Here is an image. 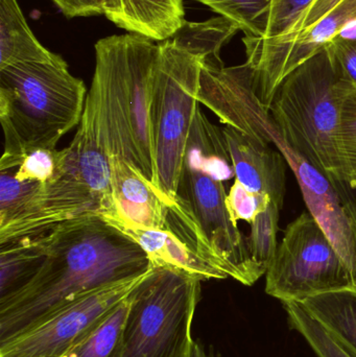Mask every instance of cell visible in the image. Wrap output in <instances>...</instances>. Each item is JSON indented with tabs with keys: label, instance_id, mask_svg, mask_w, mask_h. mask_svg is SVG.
<instances>
[{
	"label": "cell",
	"instance_id": "obj_1",
	"mask_svg": "<svg viewBox=\"0 0 356 357\" xmlns=\"http://www.w3.org/2000/svg\"><path fill=\"white\" fill-rule=\"evenodd\" d=\"M148 254L100 214L62 222L48 230L37 274L0 300V344L35 326L84 294L146 274Z\"/></svg>",
	"mask_w": 356,
	"mask_h": 357
},
{
	"label": "cell",
	"instance_id": "obj_2",
	"mask_svg": "<svg viewBox=\"0 0 356 357\" xmlns=\"http://www.w3.org/2000/svg\"><path fill=\"white\" fill-rule=\"evenodd\" d=\"M198 100L225 126L271 144L281 152L309 213L336 247L356 285V188L322 173L286 142L254 89L252 67H202Z\"/></svg>",
	"mask_w": 356,
	"mask_h": 357
},
{
	"label": "cell",
	"instance_id": "obj_3",
	"mask_svg": "<svg viewBox=\"0 0 356 357\" xmlns=\"http://www.w3.org/2000/svg\"><path fill=\"white\" fill-rule=\"evenodd\" d=\"M159 42L138 33L102 38L86 98L87 115L109 157L131 163L154 184L150 106Z\"/></svg>",
	"mask_w": 356,
	"mask_h": 357
},
{
	"label": "cell",
	"instance_id": "obj_4",
	"mask_svg": "<svg viewBox=\"0 0 356 357\" xmlns=\"http://www.w3.org/2000/svg\"><path fill=\"white\" fill-rule=\"evenodd\" d=\"M87 90L64 63H24L0 69V123L4 152L0 172L20 165L39 148L54 149L79 125Z\"/></svg>",
	"mask_w": 356,
	"mask_h": 357
},
{
	"label": "cell",
	"instance_id": "obj_5",
	"mask_svg": "<svg viewBox=\"0 0 356 357\" xmlns=\"http://www.w3.org/2000/svg\"><path fill=\"white\" fill-rule=\"evenodd\" d=\"M235 178L223 129L198 108L186 144L178 197L196 216L228 278L252 287L265 271L251 255L248 237L234 224L226 207L225 181Z\"/></svg>",
	"mask_w": 356,
	"mask_h": 357
},
{
	"label": "cell",
	"instance_id": "obj_6",
	"mask_svg": "<svg viewBox=\"0 0 356 357\" xmlns=\"http://www.w3.org/2000/svg\"><path fill=\"white\" fill-rule=\"evenodd\" d=\"M355 89L336 68L326 46L282 81L270 107L291 146L334 180L346 181L338 134L345 102Z\"/></svg>",
	"mask_w": 356,
	"mask_h": 357
},
{
	"label": "cell",
	"instance_id": "obj_7",
	"mask_svg": "<svg viewBox=\"0 0 356 357\" xmlns=\"http://www.w3.org/2000/svg\"><path fill=\"white\" fill-rule=\"evenodd\" d=\"M202 280L169 266H150L129 296L119 357H192V323Z\"/></svg>",
	"mask_w": 356,
	"mask_h": 357
},
{
	"label": "cell",
	"instance_id": "obj_8",
	"mask_svg": "<svg viewBox=\"0 0 356 357\" xmlns=\"http://www.w3.org/2000/svg\"><path fill=\"white\" fill-rule=\"evenodd\" d=\"M202 62L171 39L159 42L150 123L154 142V185L176 201L186 144L200 102Z\"/></svg>",
	"mask_w": 356,
	"mask_h": 357
},
{
	"label": "cell",
	"instance_id": "obj_9",
	"mask_svg": "<svg viewBox=\"0 0 356 357\" xmlns=\"http://www.w3.org/2000/svg\"><path fill=\"white\" fill-rule=\"evenodd\" d=\"M355 23L356 0H313L284 35L242 38L261 104L270 110L282 81Z\"/></svg>",
	"mask_w": 356,
	"mask_h": 357
},
{
	"label": "cell",
	"instance_id": "obj_10",
	"mask_svg": "<svg viewBox=\"0 0 356 357\" xmlns=\"http://www.w3.org/2000/svg\"><path fill=\"white\" fill-rule=\"evenodd\" d=\"M356 287L350 271L321 225L303 212L293 220L265 273V293L281 303Z\"/></svg>",
	"mask_w": 356,
	"mask_h": 357
},
{
	"label": "cell",
	"instance_id": "obj_11",
	"mask_svg": "<svg viewBox=\"0 0 356 357\" xmlns=\"http://www.w3.org/2000/svg\"><path fill=\"white\" fill-rule=\"evenodd\" d=\"M148 271L84 294L31 328L0 344V357H64L129 297Z\"/></svg>",
	"mask_w": 356,
	"mask_h": 357
},
{
	"label": "cell",
	"instance_id": "obj_12",
	"mask_svg": "<svg viewBox=\"0 0 356 357\" xmlns=\"http://www.w3.org/2000/svg\"><path fill=\"white\" fill-rule=\"evenodd\" d=\"M105 220L135 241L148 254L150 266L178 268L202 281L228 278L196 216L180 197L169 206L167 220L161 229L131 226L111 218Z\"/></svg>",
	"mask_w": 356,
	"mask_h": 357
},
{
	"label": "cell",
	"instance_id": "obj_13",
	"mask_svg": "<svg viewBox=\"0 0 356 357\" xmlns=\"http://www.w3.org/2000/svg\"><path fill=\"white\" fill-rule=\"evenodd\" d=\"M102 213L100 199L66 160L62 176L40 183L10 216L0 220V245L36 236L75 218Z\"/></svg>",
	"mask_w": 356,
	"mask_h": 357
},
{
	"label": "cell",
	"instance_id": "obj_14",
	"mask_svg": "<svg viewBox=\"0 0 356 357\" xmlns=\"http://www.w3.org/2000/svg\"><path fill=\"white\" fill-rule=\"evenodd\" d=\"M109 162L113 205L102 216L131 226L163 228L169 206L175 201L167 199L127 161L111 156Z\"/></svg>",
	"mask_w": 356,
	"mask_h": 357
},
{
	"label": "cell",
	"instance_id": "obj_15",
	"mask_svg": "<svg viewBox=\"0 0 356 357\" xmlns=\"http://www.w3.org/2000/svg\"><path fill=\"white\" fill-rule=\"evenodd\" d=\"M223 133L235 180L252 192L269 195L273 203L282 208L288 163L281 152L271 144L229 126H225Z\"/></svg>",
	"mask_w": 356,
	"mask_h": 357
},
{
	"label": "cell",
	"instance_id": "obj_16",
	"mask_svg": "<svg viewBox=\"0 0 356 357\" xmlns=\"http://www.w3.org/2000/svg\"><path fill=\"white\" fill-rule=\"evenodd\" d=\"M104 15L119 29L156 42L173 38L186 20L184 0H106Z\"/></svg>",
	"mask_w": 356,
	"mask_h": 357
},
{
	"label": "cell",
	"instance_id": "obj_17",
	"mask_svg": "<svg viewBox=\"0 0 356 357\" xmlns=\"http://www.w3.org/2000/svg\"><path fill=\"white\" fill-rule=\"evenodd\" d=\"M33 35L17 0H0V69L24 63H64Z\"/></svg>",
	"mask_w": 356,
	"mask_h": 357
},
{
	"label": "cell",
	"instance_id": "obj_18",
	"mask_svg": "<svg viewBox=\"0 0 356 357\" xmlns=\"http://www.w3.org/2000/svg\"><path fill=\"white\" fill-rule=\"evenodd\" d=\"M301 304L341 347L356 357V287L319 294Z\"/></svg>",
	"mask_w": 356,
	"mask_h": 357
},
{
	"label": "cell",
	"instance_id": "obj_19",
	"mask_svg": "<svg viewBox=\"0 0 356 357\" xmlns=\"http://www.w3.org/2000/svg\"><path fill=\"white\" fill-rule=\"evenodd\" d=\"M48 231L0 245V300L22 289L43 264Z\"/></svg>",
	"mask_w": 356,
	"mask_h": 357
},
{
	"label": "cell",
	"instance_id": "obj_20",
	"mask_svg": "<svg viewBox=\"0 0 356 357\" xmlns=\"http://www.w3.org/2000/svg\"><path fill=\"white\" fill-rule=\"evenodd\" d=\"M240 29L236 23L223 16L203 22L185 20L171 39L173 43L200 59L202 67L219 68L225 66L219 56L222 47Z\"/></svg>",
	"mask_w": 356,
	"mask_h": 357
},
{
	"label": "cell",
	"instance_id": "obj_21",
	"mask_svg": "<svg viewBox=\"0 0 356 357\" xmlns=\"http://www.w3.org/2000/svg\"><path fill=\"white\" fill-rule=\"evenodd\" d=\"M129 310L130 299L127 297L64 357H119Z\"/></svg>",
	"mask_w": 356,
	"mask_h": 357
},
{
	"label": "cell",
	"instance_id": "obj_22",
	"mask_svg": "<svg viewBox=\"0 0 356 357\" xmlns=\"http://www.w3.org/2000/svg\"><path fill=\"white\" fill-rule=\"evenodd\" d=\"M238 24L245 37L263 38L272 0H196Z\"/></svg>",
	"mask_w": 356,
	"mask_h": 357
},
{
	"label": "cell",
	"instance_id": "obj_23",
	"mask_svg": "<svg viewBox=\"0 0 356 357\" xmlns=\"http://www.w3.org/2000/svg\"><path fill=\"white\" fill-rule=\"evenodd\" d=\"M288 326L305 340L318 357H353L341 347L324 327L297 302L282 303Z\"/></svg>",
	"mask_w": 356,
	"mask_h": 357
},
{
	"label": "cell",
	"instance_id": "obj_24",
	"mask_svg": "<svg viewBox=\"0 0 356 357\" xmlns=\"http://www.w3.org/2000/svg\"><path fill=\"white\" fill-rule=\"evenodd\" d=\"M281 209L277 204L272 202L267 210L261 212L250 224L249 250L257 266L265 273L277 250V233Z\"/></svg>",
	"mask_w": 356,
	"mask_h": 357
},
{
	"label": "cell",
	"instance_id": "obj_25",
	"mask_svg": "<svg viewBox=\"0 0 356 357\" xmlns=\"http://www.w3.org/2000/svg\"><path fill=\"white\" fill-rule=\"evenodd\" d=\"M66 160V148L60 151L56 148L35 149L23 156L14 175L20 181L49 182L64 174Z\"/></svg>",
	"mask_w": 356,
	"mask_h": 357
},
{
	"label": "cell",
	"instance_id": "obj_26",
	"mask_svg": "<svg viewBox=\"0 0 356 357\" xmlns=\"http://www.w3.org/2000/svg\"><path fill=\"white\" fill-rule=\"evenodd\" d=\"M338 150L345 180L356 188V88L349 94L343 109Z\"/></svg>",
	"mask_w": 356,
	"mask_h": 357
},
{
	"label": "cell",
	"instance_id": "obj_27",
	"mask_svg": "<svg viewBox=\"0 0 356 357\" xmlns=\"http://www.w3.org/2000/svg\"><path fill=\"white\" fill-rule=\"evenodd\" d=\"M272 203L271 197L263 193L252 192L234 181L226 197V207L234 224L240 220L251 224Z\"/></svg>",
	"mask_w": 356,
	"mask_h": 357
},
{
	"label": "cell",
	"instance_id": "obj_28",
	"mask_svg": "<svg viewBox=\"0 0 356 357\" xmlns=\"http://www.w3.org/2000/svg\"><path fill=\"white\" fill-rule=\"evenodd\" d=\"M311 1L313 0H272L267 31L261 39L284 35Z\"/></svg>",
	"mask_w": 356,
	"mask_h": 357
},
{
	"label": "cell",
	"instance_id": "obj_29",
	"mask_svg": "<svg viewBox=\"0 0 356 357\" xmlns=\"http://www.w3.org/2000/svg\"><path fill=\"white\" fill-rule=\"evenodd\" d=\"M39 182L20 181L14 172H1L0 175V220L10 216L20 204L39 186Z\"/></svg>",
	"mask_w": 356,
	"mask_h": 357
},
{
	"label": "cell",
	"instance_id": "obj_30",
	"mask_svg": "<svg viewBox=\"0 0 356 357\" xmlns=\"http://www.w3.org/2000/svg\"><path fill=\"white\" fill-rule=\"evenodd\" d=\"M327 46L342 77L356 88V37L338 36Z\"/></svg>",
	"mask_w": 356,
	"mask_h": 357
},
{
	"label": "cell",
	"instance_id": "obj_31",
	"mask_svg": "<svg viewBox=\"0 0 356 357\" xmlns=\"http://www.w3.org/2000/svg\"><path fill=\"white\" fill-rule=\"evenodd\" d=\"M67 18L105 14L106 0H52Z\"/></svg>",
	"mask_w": 356,
	"mask_h": 357
},
{
	"label": "cell",
	"instance_id": "obj_32",
	"mask_svg": "<svg viewBox=\"0 0 356 357\" xmlns=\"http://www.w3.org/2000/svg\"><path fill=\"white\" fill-rule=\"evenodd\" d=\"M192 357H219L215 354L212 347L206 348L204 344L201 343L200 341L194 343V356Z\"/></svg>",
	"mask_w": 356,
	"mask_h": 357
}]
</instances>
